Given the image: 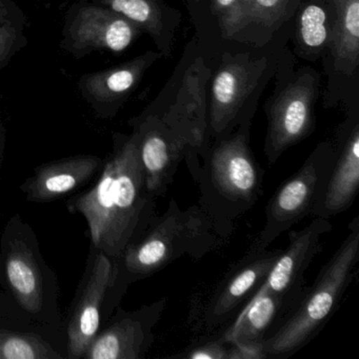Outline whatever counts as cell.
Instances as JSON below:
<instances>
[{"label": "cell", "instance_id": "1", "mask_svg": "<svg viewBox=\"0 0 359 359\" xmlns=\"http://www.w3.org/2000/svg\"><path fill=\"white\" fill-rule=\"evenodd\" d=\"M209 79V65L193 36L161 93L130 121L137 135L147 188L156 199L165 196L182 161L192 177L196 174L199 155L210 140Z\"/></svg>", "mask_w": 359, "mask_h": 359}, {"label": "cell", "instance_id": "2", "mask_svg": "<svg viewBox=\"0 0 359 359\" xmlns=\"http://www.w3.org/2000/svg\"><path fill=\"white\" fill-rule=\"evenodd\" d=\"M71 209L83 214L94 245L108 257H123L144 234L157 216L156 198L146 186L135 132L117 136L97 184Z\"/></svg>", "mask_w": 359, "mask_h": 359}, {"label": "cell", "instance_id": "3", "mask_svg": "<svg viewBox=\"0 0 359 359\" xmlns=\"http://www.w3.org/2000/svg\"><path fill=\"white\" fill-rule=\"evenodd\" d=\"M292 24L264 46L226 43L209 62L207 125L209 140L222 137L241 123L253 121L258 102L274 77L289 45Z\"/></svg>", "mask_w": 359, "mask_h": 359}, {"label": "cell", "instance_id": "4", "mask_svg": "<svg viewBox=\"0 0 359 359\" xmlns=\"http://www.w3.org/2000/svg\"><path fill=\"white\" fill-rule=\"evenodd\" d=\"M252 123L245 121L228 135L210 140L192 177L198 184L197 205L224 241L230 238L237 220L262 195L264 170L250 146Z\"/></svg>", "mask_w": 359, "mask_h": 359}, {"label": "cell", "instance_id": "5", "mask_svg": "<svg viewBox=\"0 0 359 359\" xmlns=\"http://www.w3.org/2000/svg\"><path fill=\"white\" fill-rule=\"evenodd\" d=\"M359 262V217L348 224V234L311 287L297 308L278 329L262 341L266 358H285L306 346L337 310L355 276Z\"/></svg>", "mask_w": 359, "mask_h": 359}, {"label": "cell", "instance_id": "6", "mask_svg": "<svg viewBox=\"0 0 359 359\" xmlns=\"http://www.w3.org/2000/svg\"><path fill=\"white\" fill-rule=\"evenodd\" d=\"M226 243L198 205L180 209L171 199L148 230L123 253V268L135 278L151 276L184 256L201 260Z\"/></svg>", "mask_w": 359, "mask_h": 359}, {"label": "cell", "instance_id": "7", "mask_svg": "<svg viewBox=\"0 0 359 359\" xmlns=\"http://www.w3.org/2000/svg\"><path fill=\"white\" fill-rule=\"evenodd\" d=\"M272 81L274 88L264 104V153L269 165H275L285 151L314 133L315 106L323 90L320 73L313 67H298L290 45L279 57Z\"/></svg>", "mask_w": 359, "mask_h": 359}, {"label": "cell", "instance_id": "8", "mask_svg": "<svg viewBox=\"0 0 359 359\" xmlns=\"http://www.w3.org/2000/svg\"><path fill=\"white\" fill-rule=\"evenodd\" d=\"M334 159L331 140L319 142L297 172L279 186L266 207V222L248 253L264 251L281 234L311 217L323 197Z\"/></svg>", "mask_w": 359, "mask_h": 359}, {"label": "cell", "instance_id": "9", "mask_svg": "<svg viewBox=\"0 0 359 359\" xmlns=\"http://www.w3.org/2000/svg\"><path fill=\"white\" fill-rule=\"evenodd\" d=\"M336 20L329 53L321 60L325 109L359 104V0H335Z\"/></svg>", "mask_w": 359, "mask_h": 359}, {"label": "cell", "instance_id": "10", "mask_svg": "<svg viewBox=\"0 0 359 359\" xmlns=\"http://www.w3.org/2000/svg\"><path fill=\"white\" fill-rule=\"evenodd\" d=\"M332 140L334 159L323 197L311 217L330 219L350 209L359 189V104L344 110Z\"/></svg>", "mask_w": 359, "mask_h": 359}, {"label": "cell", "instance_id": "11", "mask_svg": "<svg viewBox=\"0 0 359 359\" xmlns=\"http://www.w3.org/2000/svg\"><path fill=\"white\" fill-rule=\"evenodd\" d=\"M329 219L313 217L312 222L302 230H289L287 249L280 252L273 264L259 293L275 294L285 302L297 308L306 290L304 275L315 256L321 251V239L332 231Z\"/></svg>", "mask_w": 359, "mask_h": 359}, {"label": "cell", "instance_id": "12", "mask_svg": "<svg viewBox=\"0 0 359 359\" xmlns=\"http://www.w3.org/2000/svg\"><path fill=\"white\" fill-rule=\"evenodd\" d=\"M280 251L247 253L218 283L201 315V325L214 331L226 325L247 304L266 280Z\"/></svg>", "mask_w": 359, "mask_h": 359}, {"label": "cell", "instance_id": "13", "mask_svg": "<svg viewBox=\"0 0 359 359\" xmlns=\"http://www.w3.org/2000/svg\"><path fill=\"white\" fill-rule=\"evenodd\" d=\"M167 306L161 298L133 313L121 315L96 335L83 357L89 359H140L154 342L153 330Z\"/></svg>", "mask_w": 359, "mask_h": 359}, {"label": "cell", "instance_id": "14", "mask_svg": "<svg viewBox=\"0 0 359 359\" xmlns=\"http://www.w3.org/2000/svg\"><path fill=\"white\" fill-rule=\"evenodd\" d=\"M142 35V31L121 14L100 6H86L71 22L68 39L75 52L109 50L121 53Z\"/></svg>", "mask_w": 359, "mask_h": 359}, {"label": "cell", "instance_id": "15", "mask_svg": "<svg viewBox=\"0 0 359 359\" xmlns=\"http://www.w3.org/2000/svg\"><path fill=\"white\" fill-rule=\"evenodd\" d=\"M113 276L110 257L100 252L96 256L87 285L69 323L68 350L73 358L83 357L92 340L97 335L100 308Z\"/></svg>", "mask_w": 359, "mask_h": 359}, {"label": "cell", "instance_id": "16", "mask_svg": "<svg viewBox=\"0 0 359 359\" xmlns=\"http://www.w3.org/2000/svg\"><path fill=\"white\" fill-rule=\"evenodd\" d=\"M335 20V0H302L290 35L294 56L304 62H321L329 53Z\"/></svg>", "mask_w": 359, "mask_h": 359}, {"label": "cell", "instance_id": "17", "mask_svg": "<svg viewBox=\"0 0 359 359\" xmlns=\"http://www.w3.org/2000/svg\"><path fill=\"white\" fill-rule=\"evenodd\" d=\"M163 58L159 51H147L129 62L102 72L85 75L81 89L88 100L116 111L135 91L146 73Z\"/></svg>", "mask_w": 359, "mask_h": 359}, {"label": "cell", "instance_id": "18", "mask_svg": "<svg viewBox=\"0 0 359 359\" xmlns=\"http://www.w3.org/2000/svg\"><path fill=\"white\" fill-rule=\"evenodd\" d=\"M98 3L133 22L152 39L163 57H171L182 22L180 10L165 0H98Z\"/></svg>", "mask_w": 359, "mask_h": 359}, {"label": "cell", "instance_id": "19", "mask_svg": "<svg viewBox=\"0 0 359 359\" xmlns=\"http://www.w3.org/2000/svg\"><path fill=\"white\" fill-rule=\"evenodd\" d=\"M100 165L102 159L91 155L46 163L37 168L35 175L25 182L22 190L30 201H55L85 184L97 172Z\"/></svg>", "mask_w": 359, "mask_h": 359}, {"label": "cell", "instance_id": "20", "mask_svg": "<svg viewBox=\"0 0 359 359\" xmlns=\"http://www.w3.org/2000/svg\"><path fill=\"white\" fill-rule=\"evenodd\" d=\"M293 311V306L275 294H256L224 332V337L229 342L262 344Z\"/></svg>", "mask_w": 359, "mask_h": 359}, {"label": "cell", "instance_id": "21", "mask_svg": "<svg viewBox=\"0 0 359 359\" xmlns=\"http://www.w3.org/2000/svg\"><path fill=\"white\" fill-rule=\"evenodd\" d=\"M6 275L18 302L27 312L43 308V279L32 251L22 241L14 243L6 257Z\"/></svg>", "mask_w": 359, "mask_h": 359}, {"label": "cell", "instance_id": "22", "mask_svg": "<svg viewBox=\"0 0 359 359\" xmlns=\"http://www.w3.org/2000/svg\"><path fill=\"white\" fill-rule=\"evenodd\" d=\"M302 0H245L247 45L264 46L293 22Z\"/></svg>", "mask_w": 359, "mask_h": 359}, {"label": "cell", "instance_id": "23", "mask_svg": "<svg viewBox=\"0 0 359 359\" xmlns=\"http://www.w3.org/2000/svg\"><path fill=\"white\" fill-rule=\"evenodd\" d=\"M190 16L199 50L208 64L219 54L224 43L214 22L211 0H182Z\"/></svg>", "mask_w": 359, "mask_h": 359}, {"label": "cell", "instance_id": "24", "mask_svg": "<svg viewBox=\"0 0 359 359\" xmlns=\"http://www.w3.org/2000/svg\"><path fill=\"white\" fill-rule=\"evenodd\" d=\"M58 358L62 355L36 334L0 330V359Z\"/></svg>", "mask_w": 359, "mask_h": 359}, {"label": "cell", "instance_id": "25", "mask_svg": "<svg viewBox=\"0 0 359 359\" xmlns=\"http://www.w3.org/2000/svg\"><path fill=\"white\" fill-rule=\"evenodd\" d=\"M214 22L222 43H245L248 18L245 0H211Z\"/></svg>", "mask_w": 359, "mask_h": 359}, {"label": "cell", "instance_id": "26", "mask_svg": "<svg viewBox=\"0 0 359 359\" xmlns=\"http://www.w3.org/2000/svg\"><path fill=\"white\" fill-rule=\"evenodd\" d=\"M229 348L230 342L222 334L218 337L198 342L174 357L186 359H226Z\"/></svg>", "mask_w": 359, "mask_h": 359}, {"label": "cell", "instance_id": "27", "mask_svg": "<svg viewBox=\"0 0 359 359\" xmlns=\"http://www.w3.org/2000/svg\"><path fill=\"white\" fill-rule=\"evenodd\" d=\"M18 30L9 11L0 1V69L7 65L18 45Z\"/></svg>", "mask_w": 359, "mask_h": 359}, {"label": "cell", "instance_id": "28", "mask_svg": "<svg viewBox=\"0 0 359 359\" xmlns=\"http://www.w3.org/2000/svg\"><path fill=\"white\" fill-rule=\"evenodd\" d=\"M262 344L230 342L226 359H266Z\"/></svg>", "mask_w": 359, "mask_h": 359}]
</instances>
